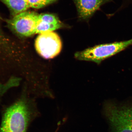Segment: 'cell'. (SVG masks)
Masks as SVG:
<instances>
[{"mask_svg":"<svg viewBox=\"0 0 132 132\" xmlns=\"http://www.w3.org/2000/svg\"><path fill=\"white\" fill-rule=\"evenodd\" d=\"M38 20L47 23L62 27V24L59 19L54 15L50 14H43L39 15Z\"/></svg>","mask_w":132,"mask_h":132,"instance_id":"cell-10","label":"cell"},{"mask_svg":"<svg viewBox=\"0 0 132 132\" xmlns=\"http://www.w3.org/2000/svg\"><path fill=\"white\" fill-rule=\"evenodd\" d=\"M27 101L20 99L6 109L3 116L0 132H26L31 117Z\"/></svg>","mask_w":132,"mask_h":132,"instance_id":"cell-1","label":"cell"},{"mask_svg":"<svg viewBox=\"0 0 132 132\" xmlns=\"http://www.w3.org/2000/svg\"><path fill=\"white\" fill-rule=\"evenodd\" d=\"M9 9L12 16L27 11L30 8L27 0H0Z\"/></svg>","mask_w":132,"mask_h":132,"instance_id":"cell-7","label":"cell"},{"mask_svg":"<svg viewBox=\"0 0 132 132\" xmlns=\"http://www.w3.org/2000/svg\"><path fill=\"white\" fill-rule=\"evenodd\" d=\"M104 112L112 132H132V102H106Z\"/></svg>","mask_w":132,"mask_h":132,"instance_id":"cell-2","label":"cell"},{"mask_svg":"<svg viewBox=\"0 0 132 132\" xmlns=\"http://www.w3.org/2000/svg\"><path fill=\"white\" fill-rule=\"evenodd\" d=\"M78 14L82 20H87L94 14L102 5L111 0H74Z\"/></svg>","mask_w":132,"mask_h":132,"instance_id":"cell-6","label":"cell"},{"mask_svg":"<svg viewBox=\"0 0 132 132\" xmlns=\"http://www.w3.org/2000/svg\"><path fill=\"white\" fill-rule=\"evenodd\" d=\"M1 21L0 16V51L9 52L12 50L11 49L12 47L10 46L11 44H10L9 40L6 37L1 27Z\"/></svg>","mask_w":132,"mask_h":132,"instance_id":"cell-9","label":"cell"},{"mask_svg":"<svg viewBox=\"0 0 132 132\" xmlns=\"http://www.w3.org/2000/svg\"><path fill=\"white\" fill-rule=\"evenodd\" d=\"M130 46H132V39L124 41L101 44L76 52L75 57L79 60L93 62L99 64L104 60L115 55Z\"/></svg>","mask_w":132,"mask_h":132,"instance_id":"cell-3","label":"cell"},{"mask_svg":"<svg viewBox=\"0 0 132 132\" xmlns=\"http://www.w3.org/2000/svg\"><path fill=\"white\" fill-rule=\"evenodd\" d=\"M57 0H27L30 7L39 9L53 3Z\"/></svg>","mask_w":132,"mask_h":132,"instance_id":"cell-11","label":"cell"},{"mask_svg":"<svg viewBox=\"0 0 132 132\" xmlns=\"http://www.w3.org/2000/svg\"><path fill=\"white\" fill-rule=\"evenodd\" d=\"M62 27V26L50 24L38 20L36 29L35 34H40L46 32H52Z\"/></svg>","mask_w":132,"mask_h":132,"instance_id":"cell-8","label":"cell"},{"mask_svg":"<svg viewBox=\"0 0 132 132\" xmlns=\"http://www.w3.org/2000/svg\"><path fill=\"white\" fill-rule=\"evenodd\" d=\"M35 46L41 56L45 59H52L60 53L62 44L59 35L52 31L40 34L36 39Z\"/></svg>","mask_w":132,"mask_h":132,"instance_id":"cell-5","label":"cell"},{"mask_svg":"<svg viewBox=\"0 0 132 132\" xmlns=\"http://www.w3.org/2000/svg\"><path fill=\"white\" fill-rule=\"evenodd\" d=\"M39 15L34 12L26 11L13 16L7 21V25L13 32L21 37L35 34Z\"/></svg>","mask_w":132,"mask_h":132,"instance_id":"cell-4","label":"cell"}]
</instances>
